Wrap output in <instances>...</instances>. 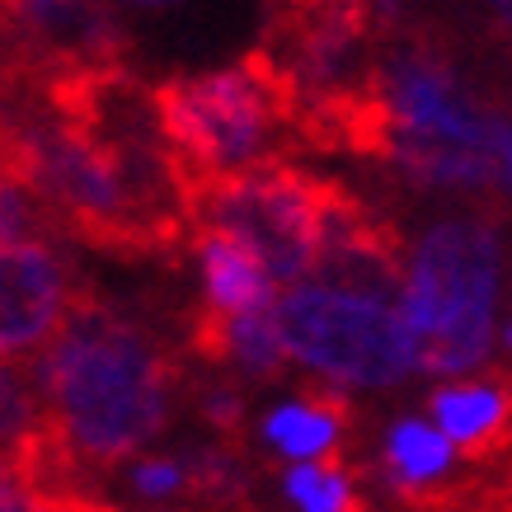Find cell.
Segmentation results:
<instances>
[{
  "label": "cell",
  "mask_w": 512,
  "mask_h": 512,
  "mask_svg": "<svg viewBox=\"0 0 512 512\" xmlns=\"http://www.w3.org/2000/svg\"><path fill=\"white\" fill-rule=\"evenodd\" d=\"M47 428L66 456L118 461L170 419V362L137 325L109 311L66 315L43 357Z\"/></svg>",
  "instance_id": "obj_1"
},
{
  "label": "cell",
  "mask_w": 512,
  "mask_h": 512,
  "mask_svg": "<svg viewBox=\"0 0 512 512\" xmlns=\"http://www.w3.org/2000/svg\"><path fill=\"white\" fill-rule=\"evenodd\" d=\"M503 245L484 221H442L423 235L404 278V320L419 343V367L461 376L494 343Z\"/></svg>",
  "instance_id": "obj_2"
},
{
  "label": "cell",
  "mask_w": 512,
  "mask_h": 512,
  "mask_svg": "<svg viewBox=\"0 0 512 512\" xmlns=\"http://www.w3.org/2000/svg\"><path fill=\"white\" fill-rule=\"evenodd\" d=\"M292 94L268 57L212 71V76L170 80L156 90V127L170 141V165L184 184V198L212 179L259 170L273 123L287 118Z\"/></svg>",
  "instance_id": "obj_3"
},
{
  "label": "cell",
  "mask_w": 512,
  "mask_h": 512,
  "mask_svg": "<svg viewBox=\"0 0 512 512\" xmlns=\"http://www.w3.org/2000/svg\"><path fill=\"white\" fill-rule=\"evenodd\" d=\"M278 334L287 357L357 390L400 386L419 367V343L400 306L301 282L278 296Z\"/></svg>",
  "instance_id": "obj_4"
},
{
  "label": "cell",
  "mask_w": 512,
  "mask_h": 512,
  "mask_svg": "<svg viewBox=\"0 0 512 512\" xmlns=\"http://www.w3.org/2000/svg\"><path fill=\"white\" fill-rule=\"evenodd\" d=\"M334 202H339L334 184H320L311 174L282 170V165H259L188 193V207L202 212L207 231H221L254 249L273 282H292V287L315 273Z\"/></svg>",
  "instance_id": "obj_5"
},
{
  "label": "cell",
  "mask_w": 512,
  "mask_h": 512,
  "mask_svg": "<svg viewBox=\"0 0 512 512\" xmlns=\"http://www.w3.org/2000/svg\"><path fill=\"white\" fill-rule=\"evenodd\" d=\"M66 325V273L47 245H0V357L24 353Z\"/></svg>",
  "instance_id": "obj_6"
},
{
  "label": "cell",
  "mask_w": 512,
  "mask_h": 512,
  "mask_svg": "<svg viewBox=\"0 0 512 512\" xmlns=\"http://www.w3.org/2000/svg\"><path fill=\"white\" fill-rule=\"evenodd\" d=\"M202 282H207V315L235 320V315L273 311V273L264 259L240 240L221 231H202Z\"/></svg>",
  "instance_id": "obj_7"
},
{
  "label": "cell",
  "mask_w": 512,
  "mask_h": 512,
  "mask_svg": "<svg viewBox=\"0 0 512 512\" xmlns=\"http://www.w3.org/2000/svg\"><path fill=\"white\" fill-rule=\"evenodd\" d=\"M433 419L437 433L466 456L484 451L512 419V395L498 381H475V386H451L433 395Z\"/></svg>",
  "instance_id": "obj_8"
},
{
  "label": "cell",
  "mask_w": 512,
  "mask_h": 512,
  "mask_svg": "<svg viewBox=\"0 0 512 512\" xmlns=\"http://www.w3.org/2000/svg\"><path fill=\"white\" fill-rule=\"evenodd\" d=\"M202 348L217 357H235L254 376H273L282 367V357H287L278 334V306L254 315H235V320L202 315Z\"/></svg>",
  "instance_id": "obj_9"
},
{
  "label": "cell",
  "mask_w": 512,
  "mask_h": 512,
  "mask_svg": "<svg viewBox=\"0 0 512 512\" xmlns=\"http://www.w3.org/2000/svg\"><path fill=\"white\" fill-rule=\"evenodd\" d=\"M451 442L437 428L419 419H404L390 428V442H386V466H390V484L400 489L404 498H419L428 494V484L442 480L451 466Z\"/></svg>",
  "instance_id": "obj_10"
},
{
  "label": "cell",
  "mask_w": 512,
  "mask_h": 512,
  "mask_svg": "<svg viewBox=\"0 0 512 512\" xmlns=\"http://www.w3.org/2000/svg\"><path fill=\"white\" fill-rule=\"evenodd\" d=\"M343 428V409L339 400H325V395H306L296 404H282L264 419V437L282 456L292 461H315L334 447V437Z\"/></svg>",
  "instance_id": "obj_11"
},
{
  "label": "cell",
  "mask_w": 512,
  "mask_h": 512,
  "mask_svg": "<svg viewBox=\"0 0 512 512\" xmlns=\"http://www.w3.org/2000/svg\"><path fill=\"white\" fill-rule=\"evenodd\" d=\"M287 498L301 512H357L353 480L334 466H292L287 470Z\"/></svg>",
  "instance_id": "obj_12"
},
{
  "label": "cell",
  "mask_w": 512,
  "mask_h": 512,
  "mask_svg": "<svg viewBox=\"0 0 512 512\" xmlns=\"http://www.w3.org/2000/svg\"><path fill=\"white\" fill-rule=\"evenodd\" d=\"M33 221L29 184L15 170H0V245H19Z\"/></svg>",
  "instance_id": "obj_13"
},
{
  "label": "cell",
  "mask_w": 512,
  "mask_h": 512,
  "mask_svg": "<svg viewBox=\"0 0 512 512\" xmlns=\"http://www.w3.org/2000/svg\"><path fill=\"white\" fill-rule=\"evenodd\" d=\"M184 480H188V470L179 466V461H137V470H132V484H137V494H146V498L174 494Z\"/></svg>",
  "instance_id": "obj_14"
},
{
  "label": "cell",
  "mask_w": 512,
  "mask_h": 512,
  "mask_svg": "<svg viewBox=\"0 0 512 512\" xmlns=\"http://www.w3.org/2000/svg\"><path fill=\"white\" fill-rule=\"evenodd\" d=\"M0 512H33L29 508V494H24V484L10 480L5 461H0Z\"/></svg>",
  "instance_id": "obj_15"
},
{
  "label": "cell",
  "mask_w": 512,
  "mask_h": 512,
  "mask_svg": "<svg viewBox=\"0 0 512 512\" xmlns=\"http://www.w3.org/2000/svg\"><path fill=\"white\" fill-rule=\"evenodd\" d=\"M207 414H212L221 428H231V423L240 419V400H235V395H212V400H207Z\"/></svg>",
  "instance_id": "obj_16"
},
{
  "label": "cell",
  "mask_w": 512,
  "mask_h": 512,
  "mask_svg": "<svg viewBox=\"0 0 512 512\" xmlns=\"http://www.w3.org/2000/svg\"><path fill=\"white\" fill-rule=\"evenodd\" d=\"M503 343H508V348H512V325H503Z\"/></svg>",
  "instance_id": "obj_17"
}]
</instances>
